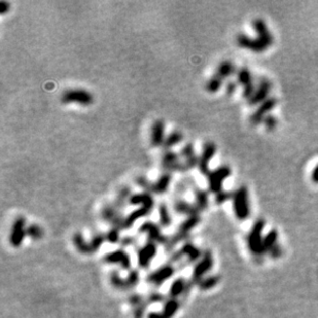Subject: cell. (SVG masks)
I'll use <instances>...</instances> for the list:
<instances>
[{
  "mask_svg": "<svg viewBox=\"0 0 318 318\" xmlns=\"http://www.w3.org/2000/svg\"><path fill=\"white\" fill-rule=\"evenodd\" d=\"M252 27L258 33V37L250 38L245 34H239L237 37V43L239 46L251 52L262 53L273 44V35L269 31L266 23L261 19H257L252 22Z\"/></svg>",
  "mask_w": 318,
  "mask_h": 318,
  "instance_id": "1",
  "label": "cell"
},
{
  "mask_svg": "<svg viewBox=\"0 0 318 318\" xmlns=\"http://www.w3.org/2000/svg\"><path fill=\"white\" fill-rule=\"evenodd\" d=\"M233 205L234 211L236 216L239 219H246L250 214V207H249V198H248V189L245 186L239 187L233 198Z\"/></svg>",
  "mask_w": 318,
  "mask_h": 318,
  "instance_id": "2",
  "label": "cell"
},
{
  "mask_svg": "<svg viewBox=\"0 0 318 318\" xmlns=\"http://www.w3.org/2000/svg\"><path fill=\"white\" fill-rule=\"evenodd\" d=\"M232 174V170L228 166L219 167L213 171H210L208 176L209 190L211 193L218 194L223 190L224 180Z\"/></svg>",
  "mask_w": 318,
  "mask_h": 318,
  "instance_id": "3",
  "label": "cell"
},
{
  "mask_svg": "<svg viewBox=\"0 0 318 318\" xmlns=\"http://www.w3.org/2000/svg\"><path fill=\"white\" fill-rule=\"evenodd\" d=\"M265 227V222L263 219H258L256 224L253 225L248 237H247V242L249 249L255 253V255H263L265 253L264 248H263V240L262 239V231Z\"/></svg>",
  "mask_w": 318,
  "mask_h": 318,
  "instance_id": "4",
  "label": "cell"
},
{
  "mask_svg": "<svg viewBox=\"0 0 318 318\" xmlns=\"http://www.w3.org/2000/svg\"><path fill=\"white\" fill-rule=\"evenodd\" d=\"M62 102L65 104L77 103L87 106L93 103V95L86 90H69L63 94Z\"/></svg>",
  "mask_w": 318,
  "mask_h": 318,
  "instance_id": "5",
  "label": "cell"
},
{
  "mask_svg": "<svg viewBox=\"0 0 318 318\" xmlns=\"http://www.w3.org/2000/svg\"><path fill=\"white\" fill-rule=\"evenodd\" d=\"M26 227V221L25 218L19 216L15 219V222L12 227V231L10 234V243L14 247H19L24 238L27 235V229Z\"/></svg>",
  "mask_w": 318,
  "mask_h": 318,
  "instance_id": "6",
  "label": "cell"
},
{
  "mask_svg": "<svg viewBox=\"0 0 318 318\" xmlns=\"http://www.w3.org/2000/svg\"><path fill=\"white\" fill-rule=\"evenodd\" d=\"M213 265V260L210 251H205L199 263L196 264L193 272V283H199L203 276L210 270Z\"/></svg>",
  "mask_w": 318,
  "mask_h": 318,
  "instance_id": "7",
  "label": "cell"
},
{
  "mask_svg": "<svg viewBox=\"0 0 318 318\" xmlns=\"http://www.w3.org/2000/svg\"><path fill=\"white\" fill-rule=\"evenodd\" d=\"M175 273V269L173 267V265L169 263L167 265L162 266L161 268H159L158 270L154 271L153 273H151L148 276V281L154 285H161L163 284L165 281H167L169 278H171L173 276V274Z\"/></svg>",
  "mask_w": 318,
  "mask_h": 318,
  "instance_id": "8",
  "label": "cell"
},
{
  "mask_svg": "<svg viewBox=\"0 0 318 318\" xmlns=\"http://www.w3.org/2000/svg\"><path fill=\"white\" fill-rule=\"evenodd\" d=\"M238 82L243 87V96L249 100L256 92V87L253 84L251 72L247 68H241L238 71Z\"/></svg>",
  "mask_w": 318,
  "mask_h": 318,
  "instance_id": "9",
  "label": "cell"
},
{
  "mask_svg": "<svg viewBox=\"0 0 318 318\" xmlns=\"http://www.w3.org/2000/svg\"><path fill=\"white\" fill-rule=\"evenodd\" d=\"M215 153H216V146L213 142H206L204 144L202 154L199 157V164H198V168L203 175L209 174L210 172L209 163L214 157Z\"/></svg>",
  "mask_w": 318,
  "mask_h": 318,
  "instance_id": "10",
  "label": "cell"
},
{
  "mask_svg": "<svg viewBox=\"0 0 318 318\" xmlns=\"http://www.w3.org/2000/svg\"><path fill=\"white\" fill-rule=\"evenodd\" d=\"M102 217L105 222L112 225V228L117 230L124 229L125 217L121 216L119 210L114 205H106L102 209Z\"/></svg>",
  "mask_w": 318,
  "mask_h": 318,
  "instance_id": "11",
  "label": "cell"
},
{
  "mask_svg": "<svg viewBox=\"0 0 318 318\" xmlns=\"http://www.w3.org/2000/svg\"><path fill=\"white\" fill-rule=\"evenodd\" d=\"M158 251V247L154 241H148L144 246H142L137 251L138 265L141 268H146L150 266V263L155 258Z\"/></svg>",
  "mask_w": 318,
  "mask_h": 318,
  "instance_id": "12",
  "label": "cell"
},
{
  "mask_svg": "<svg viewBox=\"0 0 318 318\" xmlns=\"http://www.w3.org/2000/svg\"><path fill=\"white\" fill-rule=\"evenodd\" d=\"M272 84L268 79H261L259 86L256 89V92L253 96L250 98L248 101L249 105H257V104H262L264 101L268 99V95L270 93Z\"/></svg>",
  "mask_w": 318,
  "mask_h": 318,
  "instance_id": "13",
  "label": "cell"
},
{
  "mask_svg": "<svg viewBox=\"0 0 318 318\" xmlns=\"http://www.w3.org/2000/svg\"><path fill=\"white\" fill-rule=\"evenodd\" d=\"M276 104H277V100L275 99V98H268V99L264 101L260 105V107L251 114L250 123L255 126L262 123V121L265 119V117L268 115V113L274 109Z\"/></svg>",
  "mask_w": 318,
  "mask_h": 318,
  "instance_id": "14",
  "label": "cell"
},
{
  "mask_svg": "<svg viewBox=\"0 0 318 318\" xmlns=\"http://www.w3.org/2000/svg\"><path fill=\"white\" fill-rule=\"evenodd\" d=\"M162 166L167 171V173H170L171 171H184L186 167L184 163L179 160L177 154L167 151L162 157Z\"/></svg>",
  "mask_w": 318,
  "mask_h": 318,
  "instance_id": "15",
  "label": "cell"
},
{
  "mask_svg": "<svg viewBox=\"0 0 318 318\" xmlns=\"http://www.w3.org/2000/svg\"><path fill=\"white\" fill-rule=\"evenodd\" d=\"M139 232L148 234L150 241H154V242H158L162 244H167L169 242V239H167V237L162 235L160 228L152 222H146L142 224L139 228Z\"/></svg>",
  "mask_w": 318,
  "mask_h": 318,
  "instance_id": "16",
  "label": "cell"
},
{
  "mask_svg": "<svg viewBox=\"0 0 318 318\" xmlns=\"http://www.w3.org/2000/svg\"><path fill=\"white\" fill-rule=\"evenodd\" d=\"M105 262L109 264H118L124 270H128L131 267V259L130 256L124 250H115L105 256Z\"/></svg>",
  "mask_w": 318,
  "mask_h": 318,
  "instance_id": "17",
  "label": "cell"
},
{
  "mask_svg": "<svg viewBox=\"0 0 318 318\" xmlns=\"http://www.w3.org/2000/svg\"><path fill=\"white\" fill-rule=\"evenodd\" d=\"M181 157L184 160V165L186 167V170L193 169L196 166H198L199 164V158L195 153L193 143H187L183 146V149L181 150Z\"/></svg>",
  "mask_w": 318,
  "mask_h": 318,
  "instance_id": "18",
  "label": "cell"
},
{
  "mask_svg": "<svg viewBox=\"0 0 318 318\" xmlns=\"http://www.w3.org/2000/svg\"><path fill=\"white\" fill-rule=\"evenodd\" d=\"M165 127L162 120H156L153 128H152V135H151V142L154 146H160L165 142Z\"/></svg>",
  "mask_w": 318,
  "mask_h": 318,
  "instance_id": "19",
  "label": "cell"
},
{
  "mask_svg": "<svg viewBox=\"0 0 318 318\" xmlns=\"http://www.w3.org/2000/svg\"><path fill=\"white\" fill-rule=\"evenodd\" d=\"M129 203L133 204V205H139L141 204L142 206L148 207L150 209L153 210L154 208V199L151 196L150 193H141V194H136V195H132V197L130 198Z\"/></svg>",
  "mask_w": 318,
  "mask_h": 318,
  "instance_id": "20",
  "label": "cell"
},
{
  "mask_svg": "<svg viewBox=\"0 0 318 318\" xmlns=\"http://www.w3.org/2000/svg\"><path fill=\"white\" fill-rule=\"evenodd\" d=\"M152 211V209L142 206L141 208H138L134 211H132L128 216L125 217V223H124V229H129L133 226V224L137 221V219L146 216L148 214H150Z\"/></svg>",
  "mask_w": 318,
  "mask_h": 318,
  "instance_id": "21",
  "label": "cell"
},
{
  "mask_svg": "<svg viewBox=\"0 0 318 318\" xmlns=\"http://www.w3.org/2000/svg\"><path fill=\"white\" fill-rule=\"evenodd\" d=\"M186 281L184 278H177L176 280L173 281V283L171 284L170 290H169V296L171 299H177L180 297L182 293H184L185 288H186Z\"/></svg>",
  "mask_w": 318,
  "mask_h": 318,
  "instance_id": "22",
  "label": "cell"
},
{
  "mask_svg": "<svg viewBox=\"0 0 318 318\" xmlns=\"http://www.w3.org/2000/svg\"><path fill=\"white\" fill-rule=\"evenodd\" d=\"M174 209L179 214H186L188 216L199 215V209L196 207V205H190L189 203L179 200L174 204Z\"/></svg>",
  "mask_w": 318,
  "mask_h": 318,
  "instance_id": "23",
  "label": "cell"
},
{
  "mask_svg": "<svg viewBox=\"0 0 318 318\" xmlns=\"http://www.w3.org/2000/svg\"><path fill=\"white\" fill-rule=\"evenodd\" d=\"M183 257H187V263H195L197 262L201 257L202 253L200 249H198L196 246H194L192 243H186L183 245V247L180 249Z\"/></svg>",
  "mask_w": 318,
  "mask_h": 318,
  "instance_id": "24",
  "label": "cell"
},
{
  "mask_svg": "<svg viewBox=\"0 0 318 318\" xmlns=\"http://www.w3.org/2000/svg\"><path fill=\"white\" fill-rule=\"evenodd\" d=\"M170 183H171V174L165 173L155 183H153L152 192L156 194H164L168 190Z\"/></svg>",
  "mask_w": 318,
  "mask_h": 318,
  "instance_id": "25",
  "label": "cell"
},
{
  "mask_svg": "<svg viewBox=\"0 0 318 318\" xmlns=\"http://www.w3.org/2000/svg\"><path fill=\"white\" fill-rule=\"evenodd\" d=\"M195 200H196V207L199 210H204L208 207L209 198L208 193L202 188H196L195 189Z\"/></svg>",
  "mask_w": 318,
  "mask_h": 318,
  "instance_id": "26",
  "label": "cell"
},
{
  "mask_svg": "<svg viewBox=\"0 0 318 318\" xmlns=\"http://www.w3.org/2000/svg\"><path fill=\"white\" fill-rule=\"evenodd\" d=\"M235 71H236L235 65L229 61H225L218 65L215 73L218 77H221L223 80H225L231 77L232 75H234Z\"/></svg>",
  "mask_w": 318,
  "mask_h": 318,
  "instance_id": "27",
  "label": "cell"
},
{
  "mask_svg": "<svg viewBox=\"0 0 318 318\" xmlns=\"http://www.w3.org/2000/svg\"><path fill=\"white\" fill-rule=\"evenodd\" d=\"M132 197L131 195V192H130V188L128 186H125L120 189V192L118 193L117 195V198L115 200V203H114V206L120 210L126 207V204L127 202L130 201V198Z\"/></svg>",
  "mask_w": 318,
  "mask_h": 318,
  "instance_id": "28",
  "label": "cell"
},
{
  "mask_svg": "<svg viewBox=\"0 0 318 318\" xmlns=\"http://www.w3.org/2000/svg\"><path fill=\"white\" fill-rule=\"evenodd\" d=\"M178 308L179 302L177 301V299H170L165 303L162 313L165 316V318H172L176 314Z\"/></svg>",
  "mask_w": 318,
  "mask_h": 318,
  "instance_id": "29",
  "label": "cell"
},
{
  "mask_svg": "<svg viewBox=\"0 0 318 318\" xmlns=\"http://www.w3.org/2000/svg\"><path fill=\"white\" fill-rule=\"evenodd\" d=\"M73 244H75L77 249L82 252V253H92L91 252V248H90V244L88 242L85 241L84 237L80 234L77 233L75 236H73Z\"/></svg>",
  "mask_w": 318,
  "mask_h": 318,
  "instance_id": "30",
  "label": "cell"
},
{
  "mask_svg": "<svg viewBox=\"0 0 318 318\" xmlns=\"http://www.w3.org/2000/svg\"><path fill=\"white\" fill-rule=\"evenodd\" d=\"M276 241H277V232L271 231L263 240L264 251L265 252L270 251L276 245Z\"/></svg>",
  "mask_w": 318,
  "mask_h": 318,
  "instance_id": "31",
  "label": "cell"
},
{
  "mask_svg": "<svg viewBox=\"0 0 318 318\" xmlns=\"http://www.w3.org/2000/svg\"><path fill=\"white\" fill-rule=\"evenodd\" d=\"M183 136L181 134V132L179 131H173L172 133H170L166 139H165V142H164V145L166 149H170L172 148V146L178 144L181 140H182Z\"/></svg>",
  "mask_w": 318,
  "mask_h": 318,
  "instance_id": "32",
  "label": "cell"
},
{
  "mask_svg": "<svg viewBox=\"0 0 318 318\" xmlns=\"http://www.w3.org/2000/svg\"><path fill=\"white\" fill-rule=\"evenodd\" d=\"M223 82H224V80L221 77H218L215 73V75H213V77L207 82L206 90L209 93H216L219 89H221Z\"/></svg>",
  "mask_w": 318,
  "mask_h": 318,
  "instance_id": "33",
  "label": "cell"
},
{
  "mask_svg": "<svg viewBox=\"0 0 318 318\" xmlns=\"http://www.w3.org/2000/svg\"><path fill=\"white\" fill-rule=\"evenodd\" d=\"M159 213H160V222L161 225L164 227H169L171 225V216L168 210V207L166 204L162 203L159 207Z\"/></svg>",
  "mask_w": 318,
  "mask_h": 318,
  "instance_id": "34",
  "label": "cell"
},
{
  "mask_svg": "<svg viewBox=\"0 0 318 318\" xmlns=\"http://www.w3.org/2000/svg\"><path fill=\"white\" fill-rule=\"evenodd\" d=\"M219 281V277L218 276H209L206 278H203L199 283V287L202 290H208L211 289L212 287H214Z\"/></svg>",
  "mask_w": 318,
  "mask_h": 318,
  "instance_id": "35",
  "label": "cell"
},
{
  "mask_svg": "<svg viewBox=\"0 0 318 318\" xmlns=\"http://www.w3.org/2000/svg\"><path fill=\"white\" fill-rule=\"evenodd\" d=\"M105 240H106V236H104L102 234L95 235L92 238L91 242L89 243L90 244V248H91V252H95V251H97L98 249H99Z\"/></svg>",
  "mask_w": 318,
  "mask_h": 318,
  "instance_id": "36",
  "label": "cell"
},
{
  "mask_svg": "<svg viewBox=\"0 0 318 318\" xmlns=\"http://www.w3.org/2000/svg\"><path fill=\"white\" fill-rule=\"evenodd\" d=\"M110 280L111 283L114 287H116L117 289H128L127 286V281L126 279H123L117 272H113L110 276Z\"/></svg>",
  "mask_w": 318,
  "mask_h": 318,
  "instance_id": "37",
  "label": "cell"
},
{
  "mask_svg": "<svg viewBox=\"0 0 318 318\" xmlns=\"http://www.w3.org/2000/svg\"><path fill=\"white\" fill-rule=\"evenodd\" d=\"M27 236L33 240H39L43 236V231L38 225H30L27 228Z\"/></svg>",
  "mask_w": 318,
  "mask_h": 318,
  "instance_id": "38",
  "label": "cell"
},
{
  "mask_svg": "<svg viewBox=\"0 0 318 318\" xmlns=\"http://www.w3.org/2000/svg\"><path fill=\"white\" fill-rule=\"evenodd\" d=\"M234 194L235 193H230V192H226V190H222L221 193L216 194V197H215V203L221 205L227 201H229L230 199H233L234 198Z\"/></svg>",
  "mask_w": 318,
  "mask_h": 318,
  "instance_id": "39",
  "label": "cell"
},
{
  "mask_svg": "<svg viewBox=\"0 0 318 318\" xmlns=\"http://www.w3.org/2000/svg\"><path fill=\"white\" fill-rule=\"evenodd\" d=\"M263 121H264L265 127H266L269 131L274 130V129L276 128V126H277V119H276V117L273 116V115H267Z\"/></svg>",
  "mask_w": 318,
  "mask_h": 318,
  "instance_id": "40",
  "label": "cell"
},
{
  "mask_svg": "<svg viewBox=\"0 0 318 318\" xmlns=\"http://www.w3.org/2000/svg\"><path fill=\"white\" fill-rule=\"evenodd\" d=\"M139 280V274L137 271H131L130 274L128 275V277L126 278V281H127V286H128V289L134 287L137 282Z\"/></svg>",
  "mask_w": 318,
  "mask_h": 318,
  "instance_id": "41",
  "label": "cell"
},
{
  "mask_svg": "<svg viewBox=\"0 0 318 318\" xmlns=\"http://www.w3.org/2000/svg\"><path fill=\"white\" fill-rule=\"evenodd\" d=\"M106 240L110 243H116L119 241V230L112 228L107 234H106Z\"/></svg>",
  "mask_w": 318,
  "mask_h": 318,
  "instance_id": "42",
  "label": "cell"
},
{
  "mask_svg": "<svg viewBox=\"0 0 318 318\" xmlns=\"http://www.w3.org/2000/svg\"><path fill=\"white\" fill-rule=\"evenodd\" d=\"M165 300V297L159 292H153L148 298V303H161Z\"/></svg>",
  "mask_w": 318,
  "mask_h": 318,
  "instance_id": "43",
  "label": "cell"
},
{
  "mask_svg": "<svg viewBox=\"0 0 318 318\" xmlns=\"http://www.w3.org/2000/svg\"><path fill=\"white\" fill-rule=\"evenodd\" d=\"M137 183H138V185H140L142 188L148 189V190H151V192H152V185H153V183H151L146 178H144V177H139V178H137Z\"/></svg>",
  "mask_w": 318,
  "mask_h": 318,
  "instance_id": "44",
  "label": "cell"
},
{
  "mask_svg": "<svg viewBox=\"0 0 318 318\" xmlns=\"http://www.w3.org/2000/svg\"><path fill=\"white\" fill-rule=\"evenodd\" d=\"M237 88H238V85L236 82H229L227 84V87H226V91H227V94L228 95H233L236 91H237Z\"/></svg>",
  "mask_w": 318,
  "mask_h": 318,
  "instance_id": "45",
  "label": "cell"
},
{
  "mask_svg": "<svg viewBox=\"0 0 318 318\" xmlns=\"http://www.w3.org/2000/svg\"><path fill=\"white\" fill-rule=\"evenodd\" d=\"M10 9V4L8 2H6V0H2L0 2V14L4 15L6 14Z\"/></svg>",
  "mask_w": 318,
  "mask_h": 318,
  "instance_id": "46",
  "label": "cell"
},
{
  "mask_svg": "<svg viewBox=\"0 0 318 318\" xmlns=\"http://www.w3.org/2000/svg\"><path fill=\"white\" fill-rule=\"evenodd\" d=\"M270 252H271V257H273V258H277V257H279L280 255H281V248L279 247V246H277V245H275L271 250H270Z\"/></svg>",
  "mask_w": 318,
  "mask_h": 318,
  "instance_id": "47",
  "label": "cell"
},
{
  "mask_svg": "<svg viewBox=\"0 0 318 318\" xmlns=\"http://www.w3.org/2000/svg\"><path fill=\"white\" fill-rule=\"evenodd\" d=\"M311 178H312L314 183H318V166H316L314 168L313 172H312V175H311Z\"/></svg>",
  "mask_w": 318,
  "mask_h": 318,
  "instance_id": "48",
  "label": "cell"
},
{
  "mask_svg": "<svg viewBox=\"0 0 318 318\" xmlns=\"http://www.w3.org/2000/svg\"><path fill=\"white\" fill-rule=\"evenodd\" d=\"M148 318H165L162 312H151L148 315Z\"/></svg>",
  "mask_w": 318,
  "mask_h": 318,
  "instance_id": "49",
  "label": "cell"
}]
</instances>
